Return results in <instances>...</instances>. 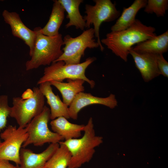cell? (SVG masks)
Segmentation results:
<instances>
[{"instance_id": "cell-21", "label": "cell", "mask_w": 168, "mask_h": 168, "mask_svg": "<svg viewBox=\"0 0 168 168\" xmlns=\"http://www.w3.org/2000/svg\"><path fill=\"white\" fill-rule=\"evenodd\" d=\"M59 146L45 163L44 168H67L71 154L62 141Z\"/></svg>"}, {"instance_id": "cell-9", "label": "cell", "mask_w": 168, "mask_h": 168, "mask_svg": "<svg viewBox=\"0 0 168 168\" xmlns=\"http://www.w3.org/2000/svg\"><path fill=\"white\" fill-rule=\"evenodd\" d=\"M0 136L3 140L0 142V160L11 161L19 166L21 147L28 137L26 128L9 125Z\"/></svg>"}, {"instance_id": "cell-3", "label": "cell", "mask_w": 168, "mask_h": 168, "mask_svg": "<svg viewBox=\"0 0 168 168\" xmlns=\"http://www.w3.org/2000/svg\"><path fill=\"white\" fill-rule=\"evenodd\" d=\"M40 27L34 29L36 34L34 49L30 56L31 58L25 64L27 71L38 68L42 65H50L55 62L63 53L61 49L63 44L62 35L49 36L40 31Z\"/></svg>"}, {"instance_id": "cell-13", "label": "cell", "mask_w": 168, "mask_h": 168, "mask_svg": "<svg viewBox=\"0 0 168 168\" xmlns=\"http://www.w3.org/2000/svg\"><path fill=\"white\" fill-rule=\"evenodd\" d=\"M129 51L144 82H148L161 75L157 66V54L139 53L132 48Z\"/></svg>"}, {"instance_id": "cell-18", "label": "cell", "mask_w": 168, "mask_h": 168, "mask_svg": "<svg viewBox=\"0 0 168 168\" xmlns=\"http://www.w3.org/2000/svg\"><path fill=\"white\" fill-rule=\"evenodd\" d=\"M147 2V0H135L128 7L124 8L121 15L111 26V31H121L130 27L135 21L138 11L145 7Z\"/></svg>"}, {"instance_id": "cell-26", "label": "cell", "mask_w": 168, "mask_h": 168, "mask_svg": "<svg viewBox=\"0 0 168 168\" xmlns=\"http://www.w3.org/2000/svg\"><path fill=\"white\" fill-rule=\"evenodd\" d=\"M0 86H1V85H0Z\"/></svg>"}, {"instance_id": "cell-20", "label": "cell", "mask_w": 168, "mask_h": 168, "mask_svg": "<svg viewBox=\"0 0 168 168\" xmlns=\"http://www.w3.org/2000/svg\"><path fill=\"white\" fill-rule=\"evenodd\" d=\"M67 13L66 17L69 21L65 25L66 28L75 26L82 30L86 26L85 21L80 13L79 7L82 0H58Z\"/></svg>"}, {"instance_id": "cell-2", "label": "cell", "mask_w": 168, "mask_h": 168, "mask_svg": "<svg viewBox=\"0 0 168 168\" xmlns=\"http://www.w3.org/2000/svg\"><path fill=\"white\" fill-rule=\"evenodd\" d=\"M83 131L81 138L62 141L71 154L67 168H79L89 162L95 153V148L102 142V138L96 135L92 117L85 125Z\"/></svg>"}, {"instance_id": "cell-6", "label": "cell", "mask_w": 168, "mask_h": 168, "mask_svg": "<svg viewBox=\"0 0 168 168\" xmlns=\"http://www.w3.org/2000/svg\"><path fill=\"white\" fill-rule=\"evenodd\" d=\"M50 119V109L45 105L42 112L25 127L28 137L22 146L23 147L30 144L41 146L47 143H58L63 140L62 137L49 128L48 124Z\"/></svg>"}, {"instance_id": "cell-17", "label": "cell", "mask_w": 168, "mask_h": 168, "mask_svg": "<svg viewBox=\"0 0 168 168\" xmlns=\"http://www.w3.org/2000/svg\"><path fill=\"white\" fill-rule=\"evenodd\" d=\"M67 80V82L53 81L49 82L51 86H55L59 91L62 96L63 102L69 106L76 96L84 91L83 84L85 81L80 79Z\"/></svg>"}, {"instance_id": "cell-10", "label": "cell", "mask_w": 168, "mask_h": 168, "mask_svg": "<svg viewBox=\"0 0 168 168\" xmlns=\"http://www.w3.org/2000/svg\"><path fill=\"white\" fill-rule=\"evenodd\" d=\"M2 16L5 22L11 28L12 35L23 40L29 48V55L32 54L36 34L35 31L28 28L23 23L19 15L16 12L4 10Z\"/></svg>"}, {"instance_id": "cell-15", "label": "cell", "mask_w": 168, "mask_h": 168, "mask_svg": "<svg viewBox=\"0 0 168 168\" xmlns=\"http://www.w3.org/2000/svg\"><path fill=\"white\" fill-rule=\"evenodd\" d=\"M50 125L53 131L61 136L65 140L80 138L85 126L71 123L63 116L52 120Z\"/></svg>"}, {"instance_id": "cell-16", "label": "cell", "mask_w": 168, "mask_h": 168, "mask_svg": "<svg viewBox=\"0 0 168 168\" xmlns=\"http://www.w3.org/2000/svg\"><path fill=\"white\" fill-rule=\"evenodd\" d=\"M131 48L139 53L163 54L168 50V30L160 35L140 43Z\"/></svg>"}, {"instance_id": "cell-23", "label": "cell", "mask_w": 168, "mask_h": 168, "mask_svg": "<svg viewBox=\"0 0 168 168\" xmlns=\"http://www.w3.org/2000/svg\"><path fill=\"white\" fill-rule=\"evenodd\" d=\"M10 110L8 96L6 95L0 96V131L6 127L7 118L10 115Z\"/></svg>"}, {"instance_id": "cell-4", "label": "cell", "mask_w": 168, "mask_h": 168, "mask_svg": "<svg viewBox=\"0 0 168 168\" xmlns=\"http://www.w3.org/2000/svg\"><path fill=\"white\" fill-rule=\"evenodd\" d=\"M44 97L39 87H34L32 90L28 89L22 97L13 98L9 116L16 120L19 127L25 128L43 111Z\"/></svg>"}, {"instance_id": "cell-11", "label": "cell", "mask_w": 168, "mask_h": 168, "mask_svg": "<svg viewBox=\"0 0 168 168\" xmlns=\"http://www.w3.org/2000/svg\"><path fill=\"white\" fill-rule=\"evenodd\" d=\"M118 102L114 95L111 94L102 98L93 96L90 93L81 92L77 94L68 106L70 118L77 119L80 111L89 105L100 104L113 109L117 105Z\"/></svg>"}, {"instance_id": "cell-14", "label": "cell", "mask_w": 168, "mask_h": 168, "mask_svg": "<svg viewBox=\"0 0 168 168\" xmlns=\"http://www.w3.org/2000/svg\"><path fill=\"white\" fill-rule=\"evenodd\" d=\"M51 86L49 82H46L40 84L39 87L50 106V119L53 120L61 116L68 119L70 118L68 106L61 100L58 95L54 94Z\"/></svg>"}, {"instance_id": "cell-5", "label": "cell", "mask_w": 168, "mask_h": 168, "mask_svg": "<svg viewBox=\"0 0 168 168\" xmlns=\"http://www.w3.org/2000/svg\"><path fill=\"white\" fill-rule=\"evenodd\" d=\"M96 59L95 57H89L84 62L76 64H66L62 61L53 62L45 68L44 75L38 81L37 84L52 81L63 82L65 79H80L87 82L93 88L95 82L87 78L85 72L88 66Z\"/></svg>"}, {"instance_id": "cell-19", "label": "cell", "mask_w": 168, "mask_h": 168, "mask_svg": "<svg viewBox=\"0 0 168 168\" xmlns=\"http://www.w3.org/2000/svg\"><path fill=\"white\" fill-rule=\"evenodd\" d=\"M65 10L58 0H54L49 20L40 32L48 36H53L59 34L58 31L64 19Z\"/></svg>"}, {"instance_id": "cell-7", "label": "cell", "mask_w": 168, "mask_h": 168, "mask_svg": "<svg viewBox=\"0 0 168 168\" xmlns=\"http://www.w3.org/2000/svg\"><path fill=\"white\" fill-rule=\"evenodd\" d=\"M94 37L93 28L84 31L76 37L66 35L63 38V44L64 45L62 49L63 53L55 62L62 61L67 64L80 63L87 48L91 49L99 47L98 43L94 39Z\"/></svg>"}, {"instance_id": "cell-24", "label": "cell", "mask_w": 168, "mask_h": 168, "mask_svg": "<svg viewBox=\"0 0 168 168\" xmlns=\"http://www.w3.org/2000/svg\"><path fill=\"white\" fill-rule=\"evenodd\" d=\"M156 61L159 70L164 77H168V63L164 58L163 54H156Z\"/></svg>"}, {"instance_id": "cell-25", "label": "cell", "mask_w": 168, "mask_h": 168, "mask_svg": "<svg viewBox=\"0 0 168 168\" xmlns=\"http://www.w3.org/2000/svg\"><path fill=\"white\" fill-rule=\"evenodd\" d=\"M0 168H18L11 163L9 161L0 160Z\"/></svg>"}, {"instance_id": "cell-12", "label": "cell", "mask_w": 168, "mask_h": 168, "mask_svg": "<svg viewBox=\"0 0 168 168\" xmlns=\"http://www.w3.org/2000/svg\"><path fill=\"white\" fill-rule=\"evenodd\" d=\"M59 146L58 143H51L44 151L35 153L23 147L20 153V163L18 168H44L48 160Z\"/></svg>"}, {"instance_id": "cell-22", "label": "cell", "mask_w": 168, "mask_h": 168, "mask_svg": "<svg viewBox=\"0 0 168 168\" xmlns=\"http://www.w3.org/2000/svg\"><path fill=\"white\" fill-rule=\"evenodd\" d=\"M168 9V0H148L144 11L148 14L154 13L157 16H164Z\"/></svg>"}, {"instance_id": "cell-1", "label": "cell", "mask_w": 168, "mask_h": 168, "mask_svg": "<svg viewBox=\"0 0 168 168\" xmlns=\"http://www.w3.org/2000/svg\"><path fill=\"white\" fill-rule=\"evenodd\" d=\"M155 31L154 27L147 26L136 19L129 28L119 31H111L100 41L115 55L127 62L129 50L132 46L154 37L156 36Z\"/></svg>"}, {"instance_id": "cell-8", "label": "cell", "mask_w": 168, "mask_h": 168, "mask_svg": "<svg viewBox=\"0 0 168 168\" xmlns=\"http://www.w3.org/2000/svg\"><path fill=\"white\" fill-rule=\"evenodd\" d=\"M94 5L86 4L85 12L86 15L83 18L85 21V27L89 28L91 25L94 26L95 36L96 38L100 50L104 49L100 41L99 30L100 25L104 22L113 21L120 16V12L118 10L115 3L110 0H94Z\"/></svg>"}]
</instances>
